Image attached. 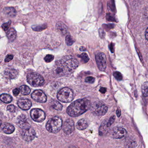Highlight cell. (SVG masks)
Returning a JSON list of instances; mask_svg holds the SVG:
<instances>
[{"mask_svg": "<svg viewBox=\"0 0 148 148\" xmlns=\"http://www.w3.org/2000/svg\"><path fill=\"white\" fill-rule=\"evenodd\" d=\"M78 65V62L74 57L67 56L55 62L53 73L57 77L69 75L76 69Z\"/></svg>", "mask_w": 148, "mask_h": 148, "instance_id": "cell-1", "label": "cell"}, {"mask_svg": "<svg viewBox=\"0 0 148 148\" xmlns=\"http://www.w3.org/2000/svg\"><path fill=\"white\" fill-rule=\"evenodd\" d=\"M91 108L89 101L87 99H79L72 103L68 107L67 113L72 117L78 116L88 110Z\"/></svg>", "mask_w": 148, "mask_h": 148, "instance_id": "cell-2", "label": "cell"}, {"mask_svg": "<svg viewBox=\"0 0 148 148\" xmlns=\"http://www.w3.org/2000/svg\"><path fill=\"white\" fill-rule=\"evenodd\" d=\"M62 127V120L59 116H56L49 120L46 124L47 131L53 134L59 132Z\"/></svg>", "mask_w": 148, "mask_h": 148, "instance_id": "cell-3", "label": "cell"}, {"mask_svg": "<svg viewBox=\"0 0 148 148\" xmlns=\"http://www.w3.org/2000/svg\"><path fill=\"white\" fill-rule=\"evenodd\" d=\"M57 99L63 103H69L74 99V93L72 89L64 88L59 90L57 93Z\"/></svg>", "mask_w": 148, "mask_h": 148, "instance_id": "cell-4", "label": "cell"}, {"mask_svg": "<svg viewBox=\"0 0 148 148\" xmlns=\"http://www.w3.org/2000/svg\"><path fill=\"white\" fill-rule=\"evenodd\" d=\"M27 81L31 86L34 87H41L44 83L43 77L36 73H30L27 75Z\"/></svg>", "mask_w": 148, "mask_h": 148, "instance_id": "cell-5", "label": "cell"}, {"mask_svg": "<svg viewBox=\"0 0 148 148\" xmlns=\"http://www.w3.org/2000/svg\"><path fill=\"white\" fill-rule=\"evenodd\" d=\"M91 111L96 115L101 116L107 113L108 107L102 102H95L91 106Z\"/></svg>", "mask_w": 148, "mask_h": 148, "instance_id": "cell-6", "label": "cell"}, {"mask_svg": "<svg viewBox=\"0 0 148 148\" xmlns=\"http://www.w3.org/2000/svg\"><path fill=\"white\" fill-rule=\"evenodd\" d=\"M31 118L36 122L43 121L46 118V114L43 110L39 109H33L30 111Z\"/></svg>", "mask_w": 148, "mask_h": 148, "instance_id": "cell-7", "label": "cell"}, {"mask_svg": "<svg viewBox=\"0 0 148 148\" xmlns=\"http://www.w3.org/2000/svg\"><path fill=\"white\" fill-rule=\"evenodd\" d=\"M96 60L98 68L101 71H105L107 67V57L104 53L102 52L96 55Z\"/></svg>", "mask_w": 148, "mask_h": 148, "instance_id": "cell-8", "label": "cell"}, {"mask_svg": "<svg viewBox=\"0 0 148 148\" xmlns=\"http://www.w3.org/2000/svg\"><path fill=\"white\" fill-rule=\"evenodd\" d=\"M21 136L24 140L27 142H30L34 139L36 132L32 128H27L23 130Z\"/></svg>", "mask_w": 148, "mask_h": 148, "instance_id": "cell-9", "label": "cell"}, {"mask_svg": "<svg viewBox=\"0 0 148 148\" xmlns=\"http://www.w3.org/2000/svg\"><path fill=\"white\" fill-rule=\"evenodd\" d=\"M31 97L39 102L45 103L47 101V96L42 90H34L31 94Z\"/></svg>", "mask_w": 148, "mask_h": 148, "instance_id": "cell-10", "label": "cell"}, {"mask_svg": "<svg viewBox=\"0 0 148 148\" xmlns=\"http://www.w3.org/2000/svg\"><path fill=\"white\" fill-rule=\"evenodd\" d=\"M63 132L67 135L72 134L74 130V123L71 119H68L64 123L63 127Z\"/></svg>", "mask_w": 148, "mask_h": 148, "instance_id": "cell-11", "label": "cell"}, {"mask_svg": "<svg viewBox=\"0 0 148 148\" xmlns=\"http://www.w3.org/2000/svg\"><path fill=\"white\" fill-rule=\"evenodd\" d=\"M112 136L115 139H121L126 136L127 131L125 129L120 127H115L112 130Z\"/></svg>", "mask_w": 148, "mask_h": 148, "instance_id": "cell-12", "label": "cell"}, {"mask_svg": "<svg viewBox=\"0 0 148 148\" xmlns=\"http://www.w3.org/2000/svg\"><path fill=\"white\" fill-rule=\"evenodd\" d=\"M17 123L18 126L21 128L30 127L29 120L25 115L21 114L18 116L17 119Z\"/></svg>", "mask_w": 148, "mask_h": 148, "instance_id": "cell-13", "label": "cell"}, {"mask_svg": "<svg viewBox=\"0 0 148 148\" xmlns=\"http://www.w3.org/2000/svg\"><path fill=\"white\" fill-rule=\"evenodd\" d=\"M18 106L23 110H28L31 107V102L26 98H21L18 100L17 102Z\"/></svg>", "mask_w": 148, "mask_h": 148, "instance_id": "cell-14", "label": "cell"}, {"mask_svg": "<svg viewBox=\"0 0 148 148\" xmlns=\"http://www.w3.org/2000/svg\"><path fill=\"white\" fill-rule=\"evenodd\" d=\"M18 74V71L12 68H7L4 71V76L8 79H14L17 76Z\"/></svg>", "mask_w": 148, "mask_h": 148, "instance_id": "cell-15", "label": "cell"}, {"mask_svg": "<svg viewBox=\"0 0 148 148\" xmlns=\"http://www.w3.org/2000/svg\"><path fill=\"white\" fill-rule=\"evenodd\" d=\"M1 129L5 134H12L14 132L15 128L14 126L10 123H5L2 127Z\"/></svg>", "mask_w": 148, "mask_h": 148, "instance_id": "cell-16", "label": "cell"}, {"mask_svg": "<svg viewBox=\"0 0 148 148\" xmlns=\"http://www.w3.org/2000/svg\"><path fill=\"white\" fill-rule=\"evenodd\" d=\"M56 28L61 34L65 35L67 34L68 29L67 27L62 22L60 21L57 23L56 24Z\"/></svg>", "mask_w": 148, "mask_h": 148, "instance_id": "cell-17", "label": "cell"}, {"mask_svg": "<svg viewBox=\"0 0 148 148\" xmlns=\"http://www.w3.org/2000/svg\"><path fill=\"white\" fill-rule=\"evenodd\" d=\"M88 126V123L85 119H82L77 122L76 127L79 130H84L86 129Z\"/></svg>", "mask_w": 148, "mask_h": 148, "instance_id": "cell-18", "label": "cell"}, {"mask_svg": "<svg viewBox=\"0 0 148 148\" xmlns=\"http://www.w3.org/2000/svg\"><path fill=\"white\" fill-rule=\"evenodd\" d=\"M3 14L9 17H13L15 16L16 14L15 10L11 7H7L3 10Z\"/></svg>", "mask_w": 148, "mask_h": 148, "instance_id": "cell-19", "label": "cell"}, {"mask_svg": "<svg viewBox=\"0 0 148 148\" xmlns=\"http://www.w3.org/2000/svg\"><path fill=\"white\" fill-rule=\"evenodd\" d=\"M110 126H111L109 124L108 121L102 123L99 129V134L101 136L106 134Z\"/></svg>", "mask_w": 148, "mask_h": 148, "instance_id": "cell-20", "label": "cell"}, {"mask_svg": "<svg viewBox=\"0 0 148 148\" xmlns=\"http://www.w3.org/2000/svg\"><path fill=\"white\" fill-rule=\"evenodd\" d=\"M7 36L10 41L13 42L16 37V31L14 28L10 29L7 31Z\"/></svg>", "mask_w": 148, "mask_h": 148, "instance_id": "cell-21", "label": "cell"}, {"mask_svg": "<svg viewBox=\"0 0 148 148\" xmlns=\"http://www.w3.org/2000/svg\"><path fill=\"white\" fill-rule=\"evenodd\" d=\"M13 100L12 97L6 94H2L1 96V100L5 103H10Z\"/></svg>", "mask_w": 148, "mask_h": 148, "instance_id": "cell-22", "label": "cell"}, {"mask_svg": "<svg viewBox=\"0 0 148 148\" xmlns=\"http://www.w3.org/2000/svg\"><path fill=\"white\" fill-rule=\"evenodd\" d=\"M20 89L22 95H29L30 92V88L26 85H22L20 87Z\"/></svg>", "mask_w": 148, "mask_h": 148, "instance_id": "cell-23", "label": "cell"}, {"mask_svg": "<svg viewBox=\"0 0 148 148\" xmlns=\"http://www.w3.org/2000/svg\"><path fill=\"white\" fill-rule=\"evenodd\" d=\"M52 106L54 109L56 110H62V105L57 101H53L52 102Z\"/></svg>", "mask_w": 148, "mask_h": 148, "instance_id": "cell-24", "label": "cell"}, {"mask_svg": "<svg viewBox=\"0 0 148 148\" xmlns=\"http://www.w3.org/2000/svg\"><path fill=\"white\" fill-rule=\"evenodd\" d=\"M142 92L145 97L148 96V82H144L142 86Z\"/></svg>", "mask_w": 148, "mask_h": 148, "instance_id": "cell-25", "label": "cell"}, {"mask_svg": "<svg viewBox=\"0 0 148 148\" xmlns=\"http://www.w3.org/2000/svg\"><path fill=\"white\" fill-rule=\"evenodd\" d=\"M78 56L81 59L83 63H87L89 60V58L86 53H83L81 54Z\"/></svg>", "mask_w": 148, "mask_h": 148, "instance_id": "cell-26", "label": "cell"}, {"mask_svg": "<svg viewBox=\"0 0 148 148\" xmlns=\"http://www.w3.org/2000/svg\"><path fill=\"white\" fill-rule=\"evenodd\" d=\"M65 41H66V43L68 46H71L74 44L75 42L74 39L71 37V36L69 35L67 36L66 39H65Z\"/></svg>", "mask_w": 148, "mask_h": 148, "instance_id": "cell-27", "label": "cell"}, {"mask_svg": "<svg viewBox=\"0 0 148 148\" xmlns=\"http://www.w3.org/2000/svg\"><path fill=\"white\" fill-rule=\"evenodd\" d=\"M47 27L45 25H39V26H34L32 27V29L36 31H41L43 30Z\"/></svg>", "mask_w": 148, "mask_h": 148, "instance_id": "cell-28", "label": "cell"}, {"mask_svg": "<svg viewBox=\"0 0 148 148\" xmlns=\"http://www.w3.org/2000/svg\"><path fill=\"white\" fill-rule=\"evenodd\" d=\"M54 56L52 55H47L44 58V60L46 62L48 63V62H50L54 60Z\"/></svg>", "mask_w": 148, "mask_h": 148, "instance_id": "cell-29", "label": "cell"}, {"mask_svg": "<svg viewBox=\"0 0 148 148\" xmlns=\"http://www.w3.org/2000/svg\"><path fill=\"white\" fill-rule=\"evenodd\" d=\"M10 24H11V21H9L8 22L3 24L2 25V28L4 31H8V29L10 27Z\"/></svg>", "mask_w": 148, "mask_h": 148, "instance_id": "cell-30", "label": "cell"}, {"mask_svg": "<svg viewBox=\"0 0 148 148\" xmlns=\"http://www.w3.org/2000/svg\"><path fill=\"white\" fill-rule=\"evenodd\" d=\"M7 110L10 112L14 113L17 110L16 107L13 105H9L7 107Z\"/></svg>", "mask_w": 148, "mask_h": 148, "instance_id": "cell-31", "label": "cell"}, {"mask_svg": "<svg viewBox=\"0 0 148 148\" xmlns=\"http://www.w3.org/2000/svg\"><path fill=\"white\" fill-rule=\"evenodd\" d=\"M114 75L115 77L119 81H120L123 79L122 75L119 72H115L114 73Z\"/></svg>", "mask_w": 148, "mask_h": 148, "instance_id": "cell-32", "label": "cell"}, {"mask_svg": "<svg viewBox=\"0 0 148 148\" xmlns=\"http://www.w3.org/2000/svg\"><path fill=\"white\" fill-rule=\"evenodd\" d=\"M95 81L94 77H93L89 76L87 77H86L85 79V82H86L88 83L92 84L94 83Z\"/></svg>", "mask_w": 148, "mask_h": 148, "instance_id": "cell-33", "label": "cell"}, {"mask_svg": "<svg viewBox=\"0 0 148 148\" xmlns=\"http://www.w3.org/2000/svg\"><path fill=\"white\" fill-rule=\"evenodd\" d=\"M13 57H14V56H13V55H8L6 56V58H5V62H8L10 61L11 60H13Z\"/></svg>", "mask_w": 148, "mask_h": 148, "instance_id": "cell-34", "label": "cell"}, {"mask_svg": "<svg viewBox=\"0 0 148 148\" xmlns=\"http://www.w3.org/2000/svg\"><path fill=\"white\" fill-rule=\"evenodd\" d=\"M20 91H21V90H20V89L16 88L13 90V94L15 96L18 95L20 93Z\"/></svg>", "mask_w": 148, "mask_h": 148, "instance_id": "cell-35", "label": "cell"}, {"mask_svg": "<svg viewBox=\"0 0 148 148\" xmlns=\"http://www.w3.org/2000/svg\"><path fill=\"white\" fill-rule=\"evenodd\" d=\"M145 37L146 40L148 41V27L146 29V32H145Z\"/></svg>", "mask_w": 148, "mask_h": 148, "instance_id": "cell-36", "label": "cell"}, {"mask_svg": "<svg viewBox=\"0 0 148 148\" xmlns=\"http://www.w3.org/2000/svg\"><path fill=\"white\" fill-rule=\"evenodd\" d=\"M100 91H101V93H104L106 92V89L105 88H101V89L100 90Z\"/></svg>", "mask_w": 148, "mask_h": 148, "instance_id": "cell-37", "label": "cell"}, {"mask_svg": "<svg viewBox=\"0 0 148 148\" xmlns=\"http://www.w3.org/2000/svg\"><path fill=\"white\" fill-rule=\"evenodd\" d=\"M116 114H117V116L118 117L120 116L121 115V111L120 110L118 109L117 110H116Z\"/></svg>", "mask_w": 148, "mask_h": 148, "instance_id": "cell-38", "label": "cell"}, {"mask_svg": "<svg viewBox=\"0 0 148 148\" xmlns=\"http://www.w3.org/2000/svg\"><path fill=\"white\" fill-rule=\"evenodd\" d=\"M80 49L81 50V51H85V50H86V49H85V48L83 47H81L80 48Z\"/></svg>", "mask_w": 148, "mask_h": 148, "instance_id": "cell-39", "label": "cell"}, {"mask_svg": "<svg viewBox=\"0 0 148 148\" xmlns=\"http://www.w3.org/2000/svg\"></svg>", "mask_w": 148, "mask_h": 148, "instance_id": "cell-40", "label": "cell"}]
</instances>
